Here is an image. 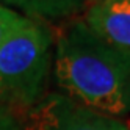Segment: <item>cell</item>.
<instances>
[{
    "mask_svg": "<svg viewBox=\"0 0 130 130\" xmlns=\"http://www.w3.org/2000/svg\"><path fill=\"white\" fill-rule=\"evenodd\" d=\"M55 80L63 94L107 116H130V50L97 36L83 21L55 35Z\"/></svg>",
    "mask_w": 130,
    "mask_h": 130,
    "instance_id": "cell-1",
    "label": "cell"
},
{
    "mask_svg": "<svg viewBox=\"0 0 130 130\" xmlns=\"http://www.w3.org/2000/svg\"><path fill=\"white\" fill-rule=\"evenodd\" d=\"M53 44L47 25L28 21L0 45V107L24 113L47 94Z\"/></svg>",
    "mask_w": 130,
    "mask_h": 130,
    "instance_id": "cell-2",
    "label": "cell"
},
{
    "mask_svg": "<svg viewBox=\"0 0 130 130\" xmlns=\"http://www.w3.org/2000/svg\"><path fill=\"white\" fill-rule=\"evenodd\" d=\"M17 121L21 130H130L124 121L99 113L63 92H47Z\"/></svg>",
    "mask_w": 130,
    "mask_h": 130,
    "instance_id": "cell-3",
    "label": "cell"
},
{
    "mask_svg": "<svg viewBox=\"0 0 130 130\" xmlns=\"http://www.w3.org/2000/svg\"><path fill=\"white\" fill-rule=\"evenodd\" d=\"M83 22L107 42L130 50V0H96Z\"/></svg>",
    "mask_w": 130,
    "mask_h": 130,
    "instance_id": "cell-4",
    "label": "cell"
},
{
    "mask_svg": "<svg viewBox=\"0 0 130 130\" xmlns=\"http://www.w3.org/2000/svg\"><path fill=\"white\" fill-rule=\"evenodd\" d=\"M0 5L31 21L49 22L77 14L85 5V0H0Z\"/></svg>",
    "mask_w": 130,
    "mask_h": 130,
    "instance_id": "cell-5",
    "label": "cell"
},
{
    "mask_svg": "<svg viewBox=\"0 0 130 130\" xmlns=\"http://www.w3.org/2000/svg\"><path fill=\"white\" fill-rule=\"evenodd\" d=\"M28 21H31V19L16 13L14 10H10V8L0 5V45L10 38L14 31L22 28Z\"/></svg>",
    "mask_w": 130,
    "mask_h": 130,
    "instance_id": "cell-6",
    "label": "cell"
},
{
    "mask_svg": "<svg viewBox=\"0 0 130 130\" xmlns=\"http://www.w3.org/2000/svg\"><path fill=\"white\" fill-rule=\"evenodd\" d=\"M0 130H21L19 121L16 119L14 113L3 107H0Z\"/></svg>",
    "mask_w": 130,
    "mask_h": 130,
    "instance_id": "cell-7",
    "label": "cell"
}]
</instances>
